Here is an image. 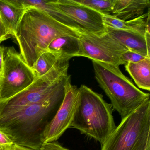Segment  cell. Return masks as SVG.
<instances>
[{
    "mask_svg": "<svg viewBox=\"0 0 150 150\" xmlns=\"http://www.w3.org/2000/svg\"><path fill=\"white\" fill-rule=\"evenodd\" d=\"M65 92L0 117V131L16 144L40 150L44 132L61 105Z\"/></svg>",
    "mask_w": 150,
    "mask_h": 150,
    "instance_id": "6da1fadb",
    "label": "cell"
},
{
    "mask_svg": "<svg viewBox=\"0 0 150 150\" xmlns=\"http://www.w3.org/2000/svg\"><path fill=\"white\" fill-rule=\"evenodd\" d=\"M15 34L21 56L32 68L54 39L64 36L80 37L82 33L56 21L43 10L28 8Z\"/></svg>",
    "mask_w": 150,
    "mask_h": 150,
    "instance_id": "7a4b0ae2",
    "label": "cell"
},
{
    "mask_svg": "<svg viewBox=\"0 0 150 150\" xmlns=\"http://www.w3.org/2000/svg\"><path fill=\"white\" fill-rule=\"evenodd\" d=\"M78 106L71 128L103 144L115 129L111 104L85 85L79 88Z\"/></svg>",
    "mask_w": 150,
    "mask_h": 150,
    "instance_id": "3957f363",
    "label": "cell"
},
{
    "mask_svg": "<svg viewBox=\"0 0 150 150\" xmlns=\"http://www.w3.org/2000/svg\"><path fill=\"white\" fill-rule=\"evenodd\" d=\"M95 76L101 88L111 102L113 109L122 119L150 99V94L140 90L125 76L119 67L92 61Z\"/></svg>",
    "mask_w": 150,
    "mask_h": 150,
    "instance_id": "277c9868",
    "label": "cell"
},
{
    "mask_svg": "<svg viewBox=\"0 0 150 150\" xmlns=\"http://www.w3.org/2000/svg\"><path fill=\"white\" fill-rule=\"evenodd\" d=\"M70 59L59 56L53 67L28 87L13 97L0 101V117L49 99L65 91L71 80L68 74Z\"/></svg>",
    "mask_w": 150,
    "mask_h": 150,
    "instance_id": "5b68a950",
    "label": "cell"
},
{
    "mask_svg": "<svg viewBox=\"0 0 150 150\" xmlns=\"http://www.w3.org/2000/svg\"><path fill=\"white\" fill-rule=\"evenodd\" d=\"M101 150H150V100L122 119Z\"/></svg>",
    "mask_w": 150,
    "mask_h": 150,
    "instance_id": "8992f818",
    "label": "cell"
},
{
    "mask_svg": "<svg viewBox=\"0 0 150 150\" xmlns=\"http://www.w3.org/2000/svg\"><path fill=\"white\" fill-rule=\"evenodd\" d=\"M35 79V73L13 46L6 47L3 69L0 74V101L27 88Z\"/></svg>",
    "mask_w": 150,
    "mask_h": 150,
    "instance_id": "52a82bcc",
    "label": "cell"
},
{
    "mask_svg": "<svg viewBox=\"0 0 150 150\" xmlns=\"http://www.w3.org/2000/svg\"><path fill=\"white\" fill-rule=\"evenodd\" d=\"M79 38L80 57L119 67L122 65L120 57L128 50L107 32L101 35L82 34Z\"/></svg>",
    "mask_w": 150,
    "mask_h": 150,
    "instance_id": "ba28073f",
    "label": "cell"
},
{
    "mask_svg": "<svg viewBox=\"0 0 150 150\" xmlns=\"http://www.w3.org/2000/svg\"><path fill=\"white\" fill-rule=\"evenodd\" d=\"M79 88L72 85L71 80L66 86L64 100L55 116L45 129L43 143L57 141L71 128L79 100Z\"/></svg>",
    "mask_w": 150,
    "mask_h": 150,
    "instance_id": "9c48e42d",
    "label": "cell"
},
{
    "mask_svg": "<svg viewBox=\"0 0 150 150\" xmlns=\"http://www.w3.org/2000/svg\"><path fill=\"white\" fill-rule=\"evenodd\" d=\"M52 3L72 20L84 34L101 35L106 33L102 15L74 0L51 1Z\"/></svg>",
    "mask_w": 150,
    "mask_h": 150,
    "instance_id": "30bf717a",
    "label": "cell"
},
{
    "mask_svg": "<svg viewBox=\"0 0 150 150\" xmlns=\"http://www.w3.org/2000/svg\"><path fill=\"white\" fill-rule=\"evenodd\" d=\"M106 28L107 33L127 50L150 58V46L146 43L145 35L135 31Z\"/></svg>",
    "mask_w": 150,
    "mask_h": 150,
    "instance_id": "8fae6325",
    "label": "cell"
},
{
    "mask_svg": "<svg viewBox=\"0 0 150 150\" xmlns=\"http://www.w3.org/2000/svg\"><path fill=\"white\" fill-rule=\"evenodd\" d=\"M149 0H114L112 16L123 21L135 19L150 8Z\"/></svg>",
    "mask_w": 150,
    "mask_h": 150,
    "instance_id": "7c38bea8",
    "label": "cell"
},
{
    "mask_svg": "<svg viewBox=\"0 0 150 150\" xmlns=\"http://www.w3.org/2000/svg\"><path fill=\"white\" fill-rule=\"evenodd\" d=\"M28 8H25L19 0H0V16L12 37L14 36L18 25Z\"/></svg>",
    "mask_w": 150,
    "mask_h": 150,
    "instance_id": "4fadbf2b",
    "label": "cell"
},
{
    "mask_svg": "<svg viewBox=\"0 0 150 150\" xmlns=\"http://www.w3.org/2000/svg\"><path fill=\"white\" fill-rule=\"evenodd\" d=\"M150 8H148V12L146 13L127 21L119 20L112 15H102V16L106 27L115 29L135 31L145 35L146 27L150 24Z\"/></svg>",
    "mask_w": 150,
    "mask_h": 150,
    "instance_id": "5bb4252c",
    "label": "cell"
},
{
    "mask_svg": "<svg viewBox=\"0 0 150 150\" xmlns=\"http://www.w3.org/2000/svg\"><path fill=\"white\" fill-rule=\"evenodd\" d=\"M79 38L73 36L58 38L49 45L48 51L69 59L74 57H80L81 51Z\"/></svg>",
    "mask_w": 150,
    "mask_h": 150,
    "instance_id": "9a60e30c",
    "label": "cell"
},
{
    "mask_svg": "<svg viewBox=\"0 0 150 150\" xmlns=\"http://www.w3.org/2000/svg\"><path fill=\"white\" fill-rule=\"evenodd\" d=\"M125 70L141 89L150 91V58L125 65Z\"/></svg>",
    "mask_w": 150,
    "mask_h": 150,
    "instance_id": "2e32d148",
    "label": "cell"
},
{
    "mask_svg": "<svg viewBox=\"0 0 150 150\" xmlns=\"http://www.w3.org/2000/svg\"><path fill=\"white\" fill-rule=\"evenodd\" d=\"M60 55L50 51L44 52L40 56L32 69L36 79L40 78L48 72L56 64Z\"/></svg>",
    "mask_w": 150,
    "mask_h": 150,
    "instance_id": "e0dca14e",
    "label": "cell"
},
{
    "mask_svg": "<svg viewBox=\"0 0 150 150\" xmlns=\"http://www.w3.org/2000/svg\"><path fill=\"white\" fill-rule=\"evenodd\" d=\"M103 15H112L114 0H74Z\"/></svg>",
    "mask_w": 150,
    "mask_h": 150,
    "instance_id": "ac0fdd59",
    "label": "cell"
},
{
    "mask_svg": "<svg viewBox=\"0 0 150 150\" xmlns=\"http://www.w3.org/2000/svg\"><path fill=\"white\" fill-rule=\"evenodd\" d=\"M145 58L137 52L128 50L121 55L120 60L122 65H125L128 63H136L141 61Z\"/></svg>",
    "mask_w": 150,
    "mask_h": 150,
    "instance_id": "d6986e66",
    "label": "cell"
},
{
    "mask_svg": "<svg viewBox=\"0 0 150 150\" xmlns=\"http://www.w3.org/2000/svg\"><path fill=\"white\" fill-rule=\"evenodd\" d=\"M15 144L4 132L0 131V150H12Z\"/></svg>",
    "mask_w": 150,
    "mask_h": 150,
    "instance_id": "ffe728a7",
    "label": "cell"
},
{
    "mask_svg": "<svg viewBox=\"0 0 150 150\" xmlns=\"http://www.w3.org/2000/svg\"><path fill=\"white\" fill-rule=\"evenodd\" d=\"M39 150H69L57 141L43 143Z\"/></svg>",
    "mask_w": 150,
    "mask_h": 150,
    "instance_id": "44dd1931",
    "label": "cell"
},
{
    "mask_svg": "<svg viewBox=\"0 0 150 150\" xmlns=\"http://www.w3.org/2000/svg\"><path fill=\"white\" fill-rule=\"evenodd\" d=\"M12 37L10 32L6 27L0 16V45L3 41Z\"/></svg>",
    "mask_w": 150,
    "mask_h": 150,
    "instance_id": "7402d4cb",
    "label": "cell"
},
{
    "mask_svg": "<svg viewBox=\"0 0 150 150\" xmlns=\"http://www.w3.org/2000/svg\"><path fill=\"white\" fill-rule=\"evenodd\" d=\"M5 50L6 47L0 45V74L1 73L3 69Z\"/></svg>",
    "mask_w": 150,
    "mask_h": 150,
    "instance_id": "603a6c76",
    "label": "cell"
},
{
    "mask_svg": "<svg viewBox=\"0 0 150 150\" xmlns=\"http://www.w3.org/2000/svg\"><path fill=\"white\" fill-rule=\"evenodd\" d=\"M12 150H34L28 147H24V146H21L15 144Z\"/></svg>",
    "mask_w": 150,
    "mask_h": 150,
    "instance_id": "cb8c5ba5",
    "label": "cell"
}]
</instances>
